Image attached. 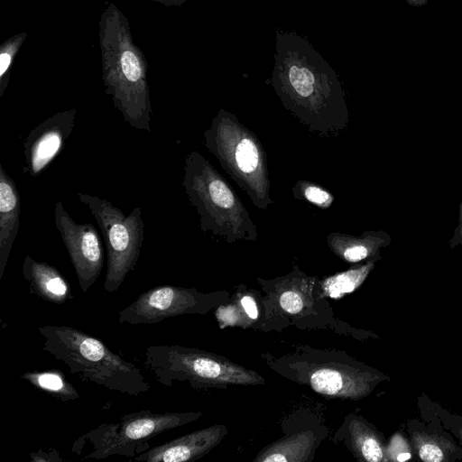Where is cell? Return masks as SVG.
<instances>
[{"instance_id":"cell-22","label":"cell","mask_w":462,"mask_h":462,"mask_svg":"<svg viewBox=\"0 0 462 462\" xmlns=\"http://www.w3.org/2000/svg\"><path fill=\"white\" fill-rule=\"evenodd\" d=\"M386 456L389 460L403 462L411 457L410 448L401 434H395L386 448Z\"/></svg>"},{"instance_id":"cell-25","label":"cell","mask_w":462,"mask_h":462,"mask_svg":"<svg viewBox=\"0 0 462 462\" xmlns=\"http://www.w3.org/2000/svg\"><path fill=\"white\" fill-rule=\"evenodd\" d=\"M32 462H62V458L56 448H50L47 450L42 448L29 454Z\"/></svg>"},{"instance_id":"cell-10","label":"cell","mask_w":462,"mask_h":462,"mask_svg":"<svg viewBox=\"0 0 462 462\" xmlns=\"http://www.w3.org/2000/svg\"><path fill=\"white\" fill-rule=\"evenodd\" d=\"M76 110L57 113L35 126L23 143V173L39 176L63 151L75 125Z\"/></svg>"},{"instance_id":"cell-11","label":"cell","mask_w":462,"mask_h":462,"mask_svg":"<svg viewBox=\"0 0 462 462\" xmlns=\"http://www.w3.org/2000/svg\"><path fill=\"white\" fill-rule=\"evenodd\" d=\"M227 432L225 425H214L171 439L135 456L137 462H187L196 460L215 448Z\"/></svg>"},{"instance_id":"cell-7","label":"cell","mask_w":462,"mask_h":462,"mask_svg":"<svg viewBox=\"0 0 462 462\" xmlns=\"http://www.w3.org/2000/svg\"><path fill=\"white\" fill-rule=\"evenodd\" d=\"M100 227L107 252V267L104 290L114 292L132 272L140 256L144 241V224L141 208L135 207L125 215L107 199L86 193H78Z\"/></svg>"},{"instance_id":"cell-24","label":"cell","mask_w":462,"mask_h":462,"mask_svg":"<svg viewBox=\"0 0 462 462\" xmlns=\"http://www.w3.org/2000/svg\"><path fill=\"white\" fill-rule=\"evenodd\" d=\"M280 305L286 312L296 314L302 310L303 300L300 295L296 291H286L280 298Z\"/></svg>"},{"instance_id":"cell-29","label":"cell","mask_w":462,"mask_h":462,"mask_svg":"<svg viewBox=\"0 0 462 462\" xmlns=\"http://www.w3.org/2000/svg\"><path fill=\"white\" fill-rule=\"evenodd\" d=\"M411 5L420 6L427 3L428 0H406Z\"/></svg>"},{"instance_id":"cell-30","label":"cell","mask_w":462,"mask_h":462,"mask_svg":"<svg viewBox=\"0 0 462 462\" xmlns=\"http://www.w3.org/2000/svg\"><path fill=\"white\" fill-rule=\"evenodd\" d=\"M459 435H460V438H461V439H462V430H460Z\"/></svg>"},{"instance_id":"cell-4","label":"cell","mask_w":462,"mask_h":462,"mask_svg":"<svg viewBox=\"0 0 462 462\" xmlns=\"http://www.w3.org/2000/svg\"><path fill=\"white\" fill-rule=\"evenodd\" d=\"M204 139L207 149L255 207L266 209L273 204L266 155L255 134L221 109L204 132Z\"/></svg>"},{"instance_id":"cell-12","label":"cell","mask_w":462,"mask_h":462,"mask_svg":"<svg viewBox=\"0 0 462 462\" xmlns=\"http://www.w3.org/2000/svg\"><path fill=\"white\" fill-rule=\"evenodd\" d=\"M379 378L371 374H360L336 367H322L310 377L311 388L321 394L361 398L370 392V384Z\"/></svg>"},{"instance_id":"cell-6","label":"cell","mask_w":462,"mask_h":462,"mask_svg":"<svg viewBox=\"0 0 462 462\" xmlns=\"http://www.w3.org/2000/svg\"><path fill=\"white\" fill-rule=\"evenodd\" d=\"M200 411L152 412L143 410L120 418L116 423H102L80 436L72 448L88 442L91 450L84 458L104 459L112 456L134 457L149 449L148 440L164 431L197 420Z\"/></svg>"},{"instance_id":"cell-2","label":"cell","mask_w":462,"mask_h":462,"mask_svg":"<svg viewBox=\"0 0 462 462\" xmlns=\"http://www.w3.org/2000/svg\"><path fill=\"white\" fill-rule=\"evenodd\" d=\"M38 330L44 338L43 350L82 381L134 397L150 390L141 370L102 340L66 325H44Z\"/></svg>"},{"instance_id":"cell-18","label":"cell","mask_w":462,"mask_h":462,"mask_svg":"<svg viewBox=\"0 0 462 462\" xmlns=\"http://www.w3.org/2000/svg\"><path fill=\"white\" fill-rule=\"evenodd\" d=\"M35 389L51 397L68 402L80 398L76 388L67 380L65 375L57 369L30 371L21 375Z\"/></svg>"},{"instance_id":"cell-3","label":"cell","mask_w":462,"mask_h":462,"mask_svg":"<svg viewBox=\"0 0 462 462\" xmlns=\"http://www.w3.org/2000/svg\"><path fill=\"white\" fill-rule=\"evenodd\" d=\"M182 187L199 216L203 233L227 243L257 238L256 226L237 194L197 151L186 156Z\"/></svg>"},{"instance_id":"cell-15","label":"cell","mask_w":462,"mask_h":462,"mask_svg":"<svg viewBox=\"0 0 462 462\" xmlns=\"http://www.w3.org/2000/svg\"><path fill=\"white\" fill-rule=\"evenodd\" d=\"M391 243V236L383 230L366 231L359 236L331 233L328 244L338 256L349 263H358L380 254V249Z\"/></svg>"},{"instance_id":"cell-1","label":"cell","mask_w":462,"mask_h":462,"mask_svg":"<svg viewBox=\"0 0 462 462\" xmlns=\"http://www.w3.org/2000/svg\"><path fill=\"white\" fill-rule=\"evenodd\" d=\"M272 85L284 107L311 131L335 134L349 120L335 71L301 36L277 33Z\"/></svg>"},{"instance_id":"cell-20","label":"cell","mask_w":462,"mask_h":462,"mask_svg":"<svg viewBox=\"0 0 462 462\" xmlns=\"http://www.w3.org/2000/svg\"><path fill=\"white\" fill-rule=\"evenodd\" d=\"M411 444L418 457L426 462L448 461L457 451L453 442L434 434L413 433Z\"/></svg>"},{"instance_id":"cell-28","label":"cell","mask_w":462,"mask_h":462,"mask_svg":"<svg viewBox=\"0 0 462 462\" xmlns=\"http://www.w3.org/2000/svg\"><path fill=\"white\" fill-rule=\"evenodd\" d=\"M10 55L7 53H2L0 55V76L2 77L4 73L6 71L9 64H10Z\"/></svg>"},{"instance_id":"cell-19","label":"cell","mask_w":462,"mask_h":462,"mask_svg":"<svg viewBox=\"0 0 462 462\" xmlns=\"http://www.w3.org/2000/svg\"><path fill=\"white\" fill-rule=\"evenodd\" d=\"M380 258L379 254L364 264L327 278L322 284L324 293L330 298L338 299L354 291L365 282Z\"/></svg>"},{"instance_id":"cell-27","label":"cell","mask_w":462,"mask_h":462,"mask_svg":"<svg viewBox=\"0 0 462 462\" xmlns=\"http://www.w3.org/2000/svg\"><path fill=\"white\" fill-rule=\"evenodd\" d=\"M449 247L455 248L456 246L462 245V203L459 208L458 224L455 228L454 234L449 240Z\"/></svg>"},{"instance_id":"cell-5","label":"cell","mask_w":462,"mask_h":462,"mask_svg":"<svg viewBox=\"0 0 462 462\" xmlns=\"http://www.w3.org/2000/svg\"><path fill=\"white\" fill-rule=\"evenodd\" d=\"M143 365L160 383L168 387L176 381L188 382L194 388L264 383L253 370L214 354L183 346H150L144 351Z\"/></svg>"},{"instance_id":"cell-26","label":"cell","mask_w":462,"mask_h":462,"mask_svg":"<svg viewBox=\"0 0 462 462\" xmlns=\"http://www.w3.org/2000/svg\"><path fill=\"white\" fill-rule=\"evenodd\" d=\"M241 304L249 318L254 319L258 317L255 300L251 296H244L241 299Z\"/></svg>"},{"instance_id":"cell-21","label":"cell","mask_w":462,"mask_h":462,"mask_svg":"<svg viewBox=\"0 0 462 462\" xmlns=\"http://www.w3.org/2000/svg\"><path fill=\"white\" fill-rule=\"evenodd\" d=\"M294 193L319 208H329L334 200L333 196L321 187L309 181H299L294 188Z\"/></svg>"},{"instance_id":"cell-9","label":"cell","mask_w":462,"mask_h":462,"mask_svg":"<svg viewBox=\"0 0 462 462\" xmlns=\"http://www.w3.org/2000/svg\"><path fill=\"white\" fill-rule=\"evenodd\" d=\"M54 221L74 267L79 285L87 292L99 277L103 264V245L96 227L91 223L78 224L56 202Z\"/></svg>"},{"instance_id":"cell-23","label":"cell","mask_w":462,"mask_h":462,"mask_svg":"<svg viewBox=\"0 0 462 462\" xmlns=\"http://www.w3.org/2000/svg\"><path fill=\"white\" fill-rule=\"evenodd\" d=\"M123 74L128 82L135 83L141 79L142 69L137 57L130 51H125L121 59Z\"/></svg>"},{"instance_id":"cell-8","label":"cell","mask_w":462,"mask_h":462,"mask_svg":"<svg viewBox=\"0 0 462 462\" xmlns=\"http://www.w3.org/2000/svg\"><path fill=\"white\" fill-rule=\"evenodd\" d=\"M209 297L195 289L171 285L157 286L140 294L118 312V322L130 325H152L184 314L204 313Z\"/></svg>"},{"instance_id":"cell-14","label":"cell","mask_w":462,"mask_h":462,"mask_svg":"<svg viewBox=\"0 0 462 462\" xmlns=\"http://www.w3.org/2000/svg\"><path fill=\"white\" fill-rule=\"evenodd\" d=\"M22 274L31 292L45 301L62 304L73 298L71 288L65 277L57 268L45 262H38L26 255Z\"/></svg>"},{"instance_id":"cell-16","label":"cell","mask_w":462,"mask_h":462,"mask_svg":"<svg viewBox=\"0 0 462 462\" xmlns=\"http://www.w3.org/2000/svg\"><path fill=\"white\" fill-rule=\"evenodd\" d=\"M314 439V434L311 432L295 434L285 440L277 441L267 447L255 460L262 462L306 461Z\"/></svg>"},{"instance_id":"cell-17","label":"cell","mask_w":462,"mask_h":462,"mask_svg":"<svg viewBox=\"0 0 462 462\" xmlns=\"http://www.w3.org/2000/svg\"><path fill=\"white\" fill-rule=\"evenodd\" d=\"M349 430L355 453L362 460L388 461L383 440L372 427L362 420H354L349 424Z\"/></svg>"},{"instance_id":"cell-13","label":"cell","mask_w":462,"mask_h":462,"mask_svg":"<svg viewBox=\"0 0 462 462\" xmlns=\"http://www.w3.org/2000/svg\"><path fill=\"white\" fill-rule=\"evenodd\" d=\"M21 197L14 180L0 163V280L18 234Z\"/></svg>"}]
</instances>
